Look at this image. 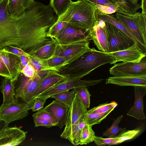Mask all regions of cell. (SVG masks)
Instances as JSON below:
<instances>
[{
  "instance_id": "obj_1",
  "label": "cell",
  "mask_w": 146,
  "mask_h": 146,
  "mask_svg": "<svg viewBox=\"0 0 146 146\" xmlns=\"http://www.w3.org/2000/svg\"><path fill=\"white\" fill-rule=\"evenodd\" d=\"M8 0H0V47L11 45L31 54L52 40L48 36L50 28L55 23L48 5L35 1L17 17L8 13Z\"/></svg>"
},
{
  "instance_id": "obj_2",
  "label": "cell",
  "mask_w": 146,
  "mask_h": 146,
  "mask_svg": "<svg viewBox=\"0 0 146 146\" xmlns=\"http://www.w3.org/2000/svg\"><path fill=\"white\" fill-rule=\"evenodd\" d=\"M116 63L109 52L90 48L72 62L61 67L57 72L69 80L81 79L97 68L106 64Z\"/></svg>"
},
{
  "instance_id": "obj_3",
  "label": "cell",
  "mask_w": 146,
  "mask_h": 146,
  "mask_svg": "<svg viewBox=\"0 0 146 146\" xmlns=\"http://www.w3.org/2000/svg\"><path fill=\"white\" fill-rule=\"evenodd\" d=\"M96 9L95 6L86 1H72L57 20L70 23L88 34L96 20Z\"/></svg>"
},
{
  "instance_id": "obj_4",
  "label": "cell",
  "mask_w": 146,
  "mask_h": 146,
  "mask_svg": "<svg viewBox=\"0 0 146 146\" xmlns=\"http://www.w3.org/2000/svg\"><path fill=\"white\" fill-rule=\"evenodd\" d=\"M49 70L40 71L32 78L27 77L21 73L17 80V83L15 85V99L21 100L31 109L33 104L32 101L33 94Z\"/></svg>"
},
{
  "instance_id": "obj_5",
  "label": "cell",
  "mask_w": 146,
  "mask_h": 146,
  "mask_svg": "<svg viewBox=\"0 0 146 146\" xmlns=\"http://www.w3.org/2000/svg\"><path fill=\"white\" fill-rule=\"evenodd\" d=\"M119 21L146 50V14L137 12L132 15L115 13Z\"/></svg>"
},
{
  "instance_id": "obj_6",
  "label": "cell",
  "mask_w": 146,
  "mask_h": 146,
  "mask_svg": "<svg viewBox=\"0 0 146 146\" xmlns=\"http://www.w3.org/2000/svg\"><path fill=\"white\" fill-rule=\"evenodd\" d=\"M90 40V38L87 35L85 38L70 44H60L57 42L53 56L63 58L65 60L66 64L69 63L90 48L89 44Z\"/></svg>"
},
{
  "instance_id": "obj_7",
  "label": "cell",
  "mask_w": 146,
  "mask_h": 146,
  "mask_svg": "<svg viewBox=\"0 0 146 146\" xmlns=\"http://www.w3.org/2000/svg\"><path fill=\"white\" fill-rule=\"evenodd\" d=\"M87 110L76 92L69 107L65 127L60 135L61 138L67 139L74 127L84 120Z\"/></svg>"
},
{
  "instance_id": "obj_8",
  "label": "cell",
  "mask_w": 146,
  "mask_h": 146,
  "mask_svg": "<svg viewBox=\"0 0 146 146\" xmlns=\"http://www.w3.org/2000/svg\"><path fill=\"white\" fill-rule=\"evenodd\" d=\"M30 110L25 103L17 101L0 106V121L5 123L6 127L11 122L22 119L27 116Z\"/></svg>"
},
{
  "instance_id": "obj_9",
  "label": "cell",
  "mask_w": 146,
  "mask_h": 146,
  "mask_svg": "<svg viewBox=\"0 0 146 146\" xmlns=\"http://www.w3.org/2000/svg\"><path fill=\"white\" fill-rule=\"evenodd\" d=\"M105 23L108 36V52L124 50L135 42L112 24L107 22Z\"/></svg>"
},
{
  "instance_id": "obj_10",
  "label": "cell",
  "mask_w": 146,
  "mask_h": 146,
  "mask_svg": "<svg viewBox=\"0 0 146 146\" xmlns=\"http://www.w3.org/2000/svg\"><path fill=\"white\" fill-rule=\"evenodd\" d=\"M103 80V79L89 80L81 79L70 80L68 78L39 95L36 97L47 99L52 96L61 92L82 87H87L93 86L102 82Z\"/></svg>"
},
{
  "instance_id": "obj_11",
  "label": "cell",
  "mask_w": 146,
  "mask_h": 146,
  "mask_svg": "<svg viewBox=\"0 0 146 146\" xmlns=\"http://www.w3.org/2000/svg\"><path fill=\"white\" fill-rule=\"evenodd\" d=\"M110 74L114 76L146 75V62H123L114 64L109 69Z\"/></svg>"
},
{
  "instance_id": "obj_12",
  "label": "cell",
  "mask_w": 146,
  "mask_h": 146,
  "mask_svg": "<svg viewBox=\"0 0 146 146\" xmlns=\"http://www.w3.org/2000/svg\"><path fill=\"white\" fill-rule=\"evenodd\" d=\"M87 35L99 50L108 52V36L105 22L96 19L90 32Z\"/></svg>"
},
{
  "instance_id": "obj_13",
  "label": "cell",
  "mask_w": 146,
  "mask_h": 146,
  "mask_svg": "<svg viewBox=\"0 0 146 146\" xmlns=\"http://www.w3.org/2000/svg\"><path fill=\"white\" fill-rule=\"evenodd\" d=\"M109 53L115 58L116 63L118 62L138 63L146 56V52L136 42L124 50Z\"/></svg>"
},
{
  "instance_id": "obj_14",
  "label": "cell",
  "mask_w": 146,
  "mask_h": 146,
  "mask_svg": "<svg viewBox=\"0 0 146 146\" xmlns=\"http://www.w3.org/2000/svg\"><path fill=\"white\" fill-rule=\"evenodd\" d=\"M27 132L17 127H5L0 131V146H14L25 139Z\"/></svg>"
},
{
  "instance_id": "obj_15",
  "label": "cell",
  "mask_w": 146,
  "mask_h": 146,
  "mask_svg": "<svg viewBox=\"0 0 146 146\" xmlns=\"http://www.w3.org/2000/svg\"><path fill=\"white\" fill-rule=\"evenodd\" d=\"M86 34L80 29L67 23L54 38L59 44H66L85 38L87 36Z\"/></svg>"
},
{
  "instance_id": "obj_16",
  "label": "cell",
  "mask_w": 146,
  "mask_h": 146,
  "mask_svg": "<svg viewBox=\"0 0 146 146\" xmlns=\"http://www.w3.org/2000/svg\"><path fill=\"white\" fill-rule=\"evenodd\" d=\"M69 107L55 100L45 106L43 109L49 113L57 123V126L62 129L66 124Z\"/></svg>"
},
{
  "instance_id": "obj_17",
  "label": "cell",
  "mask_w": 146,
  "mask_h": 146,
  "mask_svg": "<svg viewBox=\"0 0 146 146\" xmlns=\"http://www.w3.org/2000/svg\"><path fill=\"white\" fill-rule=\"evenodd\" d=\"M68 79L67 77L59 74L56 71L49 70L33 94L32 98L33 103L38 96Z\"/></svg>"
},
{
  "instance_id": "obj_18",
  "label": "cell",
  "mask_w": 146,
  "mask_h": 146,
  "mask_svg": "<svg viewBox=\"0 0 146 146\" xmlns=\"http://www.w3.org/2000/svg\"><path fill=\"white\" fill-rule=\"evenodd\" d=\"M135 100L133 106L127 113V115L138 120L145 119L144 113L143 97L146 92V87L141 86H134Z\"/></svg>"
},
{
  "instance_id": "obj_19",
  "label": "cell",
  "mask_w": 146,
  "mask_h": 146,
  "mask_svg": "<svg viewBox=\"0 0 146 146\" xmlns=\"http://www.w3.org/2000/svg\"><path fill=\"white\" fill-rule=\"evenodd\" d=\"M105 84H113L119 86L146 87V75L109 77L106 79Z\"/></svg>"
},
{
  "instance_id": "obj_20",
  "label": "cell",
  "mask_w": 146,
  "mask_h": 146,
  "mask_svg": "<svg viewBox=\"0 0 146 146\" xmlns=\"http://www.w3.org/2000/svg\"><path fill=\"white\" fill-rule=\"evenodd\" d=\"M34 0H8L7 9L8 14L17 17L28 9L35 2Z\"/></svg>"
},
{
  "instance_id": "obj_21",
  "label": "cell",
  "mask_w": 146,
  "mask_h": 146,
  "mask_svg": "<svg viewBox=\"0 0 146 146\" xmlns=\"http://www.w3.org/2000/svg\"><path fill=\"white\" fill-rule=\"evenodd\" d=\"M96 19L101 20L105 22L109 23L121 31L131 38L135 42H137L139 47L145 52V50L140 43L127 30L124 26L113 14H106L103 13L97 9L96 11Z\"/></svg>"
},
{
  "instance_id": "obj_22",
  "label": "cell",
  "mask_w": 146,
  "mask_h": 146,
  "mask_svg": "<svg viewBox=\"0 0 146 146\" xmlns=\"http://www.w3.org/2000/svg\"><path fill=\"white\" fill-rule=\"evenodd\" d=\"M15 82L10 78L4 77L2 79L0 89L3 96V104H7L18 101L15 97Z\"/></svg>"
},
{
  "instance_id": "obj_23",
  "label": "cell",
  "mask_w": 146,
  "mask_h": 146,
  "mask_svg": "<svg viewBox=\"0 0 146 146\" xmlns=\"http://www.w3.org/2000/svg\"><path fill=\"white\" fill-rule=\"evenodd\" d=\"M88 1L93 5L98 10L106 14L119 13L117 6L111 0H78Z\"/></svg>"
},
{
  "instance_id": "obj_24",
  "label": "cell",
  "mask_w": 146,
  "mask_h": 146,
  "mask_svg": "<svg viewBox=\"0 0 146 146\" xmlns=\"http://www.w3.org/2000/svg\"><path fill=\"white\" fill-rule=\"evenodd\" d=\"M118 6L119 13L132 15L141 8L138 3H133L131 0H111Z\"/></svg>"
},
{
  "instance_id": "obj_25",
  "label": "cell",
  "mask_w": 146,
  "mask_h": 146,
  "mask_svg": "<svg viewBox=\"0 0 146 146\" xmlns=\"http://www.w3.org/2000/svg\"><path fill=\"white\" fill-rule=\"evenodd\" d=\"M57 43L55 39L51 43L40 48L30 55L40 60H47L54 56Z\"/></svg>"
},
{
  "instance_id": "obj_26",
  "label": "cell",
  "mask_w": 146,
  "mask_h": 146,
  "mask_svg": "<svg viewBox=\"0 0 146 146\" xmlns=\"http://www.w3.org/2000/svg\"><path fill=\"white\" fill-rule=\"evenodd\" d=\"M76 92V88L54 95L50 98H54L69 107L70 106Z\"/></svg>"
},
{
  "instance_id": "obj_27",
  "label": "cell",
  "mask_w": 146,
  "mask_h": 146,
  "mask_svg": "<svg viewBox=\"0 0 146 146\" xmlns=\"http://www.w3.org/2000/svg\"><path fill=\"white\" fill-rule=\"evenodd\" d=\"M115 108H113L107 112L102 113H90L86 112L85 116L84 121L86 123L92 126L99 124Z\"/></svg>"
},
{
  "instance_id": "obj_28",
  "label": "cell",
  "mask_w": 146,
  "mask_h": 146,
  "mask_svg": "<svg viewBox=\"0 0 146 146\" xmlns=\"http://www.w3.org/2000/svg\"><path fill=\"white\" fill-rule=\"evenodd\" d=\"M72 1L71 0H50L49 5L58 17L66 11Z\"/></svg>"
},
{
  "instance_id": "obj_29",
  "label": "cell",
  "mask_w": 146,
  "mask_h": 146,
  "mask_svg": "<svg viewBox=\"0 0 146 146\" xmlns=\"http://www.w3.org/2000/svg\"><path fill=\"white\" fill-rule=\"evenodd\" d=\"M123 117V115H121L118 117L116 119H114L111 127L103 132V136L110 138H115L117 137V135L120 132L125 131L126 127L121 128L118 126L119 124Z\"/></svg>"
},
{
  "instance_id": "obj_30",
  "label": "cell",
  "mask_w": 146,
  "mask_h": 146,
  "mask_svg": "<svg viewBox=\"0 0 146 146\" xmlns=\"http://www.w3.org/2000/svg\"><path fill=\"white\" fill-rule=\"evenodd\" d=\"M48 70L56 71L60 68L66 64L65 60L63 58L56 56L45 60H42Z\"/></svg>"
},
{
  "instance_id": "obj_31",
  "label": "cell",
  "mask_w": 146,
  "mask_h": 146,
  "mask_svg": "<svg viewBox=\"0 0 146 146\" xmlns=\"http://www.w3.org/2000/svg\"><path fill=\"white\" fill-rule=\"evenodd\" d=\"M92 126L86 123L82 129L80 145H85L94 141L95 135Z\"/></svg>"
},
{
  "instance_id": "obj_32",
  "label": "cell",
  "mask_w": 146,
  "mask_h": 146,
  "mask_svg": "<svg viewBox=\"0 0 146 146\" xmlns=\"http://www.w3.org/2000/svg\"><path fill=\"white\" fill-rule=\"evenodd\" d=\"M140 131V129H136L126 131H120L119 134L116 137V139L112 145L119 144L133 138L137 135Z\"/></svg>"
},
{
  "instance_id": "obj_33",
  "label": "cell",
  "mask_w": 146,
  "mask_h": 146,
  "mask_svg": "<svg viewBox=\"0 0 146 146\" xmlns=\"http://www.w3.org/2000/svg\"><path fill=\"white\" fill-rule=\"evenodd\" d=\"M117 104L115 101H113L111 102H106L101 104L94 107L91 109L87 110V112L94 113H105L113 108H115Z\"/></svg>"
},
{
  "instance_id": "obj_34",
  "label": "cell",
  "mask_w": 146,
  "mask_h": 146,
  "mask_svg": "<svg viewBox=\"0 0 146 146\" xmlns=\"http://www.w3.org/2000/svg\"><path fill=\"white\" fill-rule=\"evenodd\" d=\"M76 93L87 108H89L90 104V94L87 87H82L76 88Z\"/></svg>"
},
{
  "instance_id": "obj_35",
  "label": "cell",
  "mask_w": 146,
  "mask_h": 146,
  "mask_svg": "<svg viewBox=\"0 0 146 146\" xmlns=\"http://www.w3.org/2000/svg\"><path fill=\"white\" fill-rule=\"evenodd\" d=\"M67 23L65 21L57 20L50 28L48 33V36L54 38Z\"/></svg>"
},
{
  "instance_id": "obj_36",
  "label": "cell",
  "mask_w": 146,
  "mask_h": 146,
  "mask_svg": "<svg viewBox=\"0 0 146 146\" xmlns=\"http://www.w3.org/2000/svg\"><path fill=\"white\" fill-rule=\"evenodd\" d=\"M29 57L30 64L37 72L43 70H48L42 60L37 59L30 54Z\"/></svg>"
},
{
  "instance_id": "obj_37",
  "label": "cell",
  "mask_w": 146,
  "mask_h": 146,
  "mask_svg": "<svg viewBox=\"0 0 146 146\" xmlns=\"http://www.w3.org/2000/svg\"><path fill=\"white\" fill-rule=\"evenodd\" d=\"M32 116L33 117H37L43 118L53 124L54 126H57V123L52 116L49 113L43 109L37 111Z\"/></svg>"
},
{
  "instance_id": "obj_38",
  "label": "cell",
  "mask_w": 146,
  "mask_h": 146,
  "mask_svg": "<svg viewBox=\"0 0 146 146\" xmlns=\"http://www.w3.org/2000/svg\"><path fill=\"white\" fill-rule=\"evenodd\" d=\"M116 139V137L113 138H103L102 137L95 136L94 141L96 145L98 146L112 145L113 142Z\"/></svg>"
},
{
  "instance_id": "obj_39",
  "label": "cell",
  "mask_w": 146,
  "mask_h": 146,
  "mask_svg": "<svg viewBox=\"0 0 146 146\" xmlns=\"http://www.w3.org/2000/svg\"><path fill=\"white\" fill-rule=\"evenodd\" d=\"M33 119L35 127L43 126L49 128L54 126L53 124L43 118L35 117H33Z\"/></svg>"
},
{
  "instance_id": "obj_40",
  "label": "cell",
  "mask_w": 146,
  "mask_h": 146,
  "mask_svg": "<svg viewBox=\"0 0 146 146\" xmlns=\"http://www.w3.org/2000/svg\"><path fill=\"white\" fill-rule=\"evenodd\" d=\"M46 100L45 98L36 97L31 108L32 111L35 112L42 109Z\"/></svg>"
},
{
  "instance_id": "obj_41",
  "label": "cell",
  "mask_w": 146,
  "mask_h": 146,
  "mask_svg": "<svg viewBox=\"0 0 146 146\" xmlns=\"http://www.w3.org/2000/svg\"><path fill=\"white\" fill-rule=\"evenodd\" d=\"M3 48L7 51L19 56L22 55L27 56L29 54L25 52L21 48L15 46L9 45Z\"/></svg>"
},
{
  "instance_id": "obj_42",
  "label": "cell",
  "mask_w": 146,
  "mask_h": 146,
  "mask_svg": "<svg viewBox=\"0 0 146 146\" xmlns=\"http://www.w3.org/2000/svg\"><path fill=\"white\" fill-rule=\"evenodd\" d=\"M21 73L27 77L32 78L35 77L38 72L29 63L21 71Z\"/></svg>"
},
{
  "instance_id": "obj_43",
  "label": "cell",
  "mask_w": 146,
  "mask_h": 146,
  "mask_svg": "<svg viewBox=\"0 0 146 146\" xmlns=\"http://www.w3.org/2000/svg\"><path fill=\"white\" fill-rule=\"evenodd\" d=\"M0 76L3 77L10 78L12 80L11 75L0 55Z\"/></svg>"
},
{
  "instance_id": "obj_44",
  "label": "cell",
  "mask_w": 146,
  "mask_h": 146,
  "mask_svg": "<svg viewBox=\"0 0 146 146\" xmlns=\"http://www.w3.org/2000/svg\"><path fill=\"white\" fill-rule=\"evenodd\" d=\"M28 55H22L19 56L20 61L21 71L25 67L29 64L30 60Z\"/></svg>"
},
{
  "instance_id": "obj_45",
  "label": "cell",
  "mask_w": 146,
  "mask_h": 146,
  "mask_svg": "<svg viewBox=\"0 0 146 146\" xmlns=\"http://www.w3.org/2000/svg\"><path fill=\"white\" fill-rule=\"evenodd\" d=\"M141 8L142 10V13L146 14V0H141Z\"/></svg>"
},
{
  "instance_id": "obj_46",
  "label": "cell",
  "mask_w": 146,
  "mask_h": 146,
  "mask_svg": "<svg viewBox=\"0 0 146 146\" xmlns=\"http://www.w3.org/2000/svg\"><path fill=\"white\" fill-rule=\"evenodd\" d=\"M6 127L4 122L3 121H0V131Z\"/></svg>"
},
{
  "instance_id": "obj_47",
  "label": "cell",
  "mask_w": 146,
  "mask_h": 146,
  "mask_svg": "<svg viewBox=\"0 0 146 146\" xmlns=\"http://www.w3.org/2000/svg\"><path fill=\"white\" fill-rule=\"evenodd\" d=\"M133 3H138L139 0H131Z\"/></svg>"
}]
</instances>
